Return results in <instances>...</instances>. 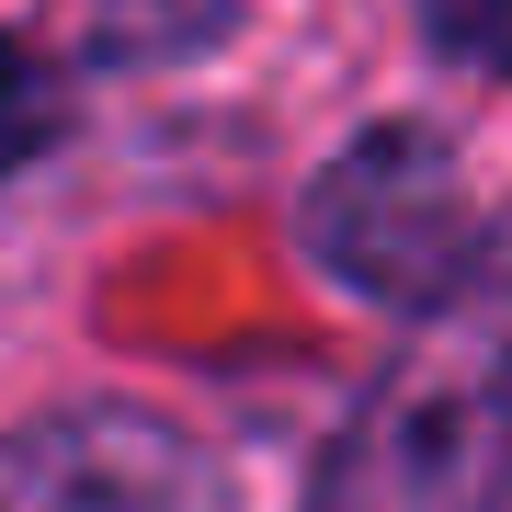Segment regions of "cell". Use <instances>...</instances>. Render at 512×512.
<instances>
[{
  "label": "cell",
  "instance_id": "cell-4",
  "mask_svg": "<svg viewBox=\"0 0 512 512\" xmlns=\"http://www.w3.org/2000/svg\"><path fill=\"white\" fill-rule=\"evenodd\" d=\"M46 126H57L46 69H35L12 35H0V171H23V160H35V148H46Z\"/></svg>",
  "mask_w": 512,
  "mask_h": 512
},
{
  "label": "cell",
  "instance_id": "cell-2",
  "mask_svg": "<svg viewBox=\"0 0 512 512\" xmlns=\"http://www.w3.org/2000/svg\"><path fill=\"white\" fill-rule=\"evenodd\" d=\"M512 478V387L478 365L387 376L319 478V512H490Z\"/></svg>",
  "mask_w": 512,
  "mask_h": 512
},
{
  "label": "cell",
  "instance_id": "cell-5",
  "mask_svg": "<svg viewBox=\"0 0 512 512\" xmlns=\"http://www.w3.org/2000/svg\"><path fill=\"white\" fill-rule=\"evenodd\" d=\"M421 23L467 69H512V0H421Z\"/></svg>",
  "mask_w": 512,
  "mask_h": 512
},
{
  "label": "cell",
  "instance_id": "cell-1",
  "mask_svg": "<svg viewBox=\"0 0 512 512\" xmlns=\"http://www.w3.org/2000/svg\"><path fill=\"white\" fill-rule=\"evenodd\" d=\"M319 251L342 262L365 296L433 308L478 251V183L433 126H376L330 160L319 183Z\"/></svg>",
  "mask_w": 512,
  "mask_h": 512
},
{
  "label": "cell",
  "instance_id": "cell-3",
  "mask_svg": "<svg viewBox=\"0 0 512 512\" xmlns=\"http://www.w3.org/2000/svg\"><path fill=\"white\" fill-rule=\"evenodd\" d=\"M0 512H228L217 456L137 410H69L0 444Z\"/></svg>",
  "mask_w": 512,
  "mask_h": 512
}]
</instances>
